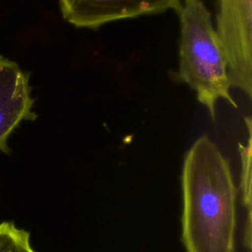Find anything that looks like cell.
Returning <instances> with one entry per match:
<instances>
[{
    "label": "cell",
    "instance_id": "cell-1",
    "mask_svg": "<svg viewBox=\"0 0 252 252\" xmlns=\"http://www.w3.org/2000/svg\"><path fill=\"white\" fill-rule=\"evenodd\" d=\"M182 240L187 252H235L236 188L227 158L207 136L186 153Z\"/></svg>",
    "mask_w": 252,
    "mask_h": 252
},
{
    "label": "cell",
    "instance_id": "cell-2",
    "mask_svg": "<svg viewBox=\"0 0 252 252\" xmlns=\"http://www.w3.org/2000/svg\"><path fill=\"white\" fill-rule=\"evenodd\" d=\"M176 13L180 20L178 78L196 93L198 101L215 120L220 99L237 108L229 92L231 85L221 41L202 0H183Z\"/></svg>",
    "mask_w": 252,
    "mask_h": 252
},
{
    "label": "cell",
    "instance_id": "cell-3",
    "mask_svg": "<svg viewBox=\"0 0 252 252\" xmlns=\"http://www.w3.org/2000/svg\"><path fill=\"white\" fill-rule=\"evenodd\" d=\"M217 32L231 87L252 96V1L217 0Z\"/></svg>",
    "mask_w": 252,
    "mask_h": 252
},
{
    "label": "cell",
    "instance_id": "cell-4",
    "mask_svg": "<svg viewBox=\"0 0 252 252\" xmlns=\"http://www.w3.org/2000/svg\"><path fill=\"white\" fill-rule=\"evenodd\" d=\"M183 0H58L63 19L76 28L97 30L126 19L177 11Z\"/></svg>",
    "mask_w": 252,
    "mask_h": 252
},
{
    "label": "cell",
    "instance_id": "cell-5",
    "mask_svg": "<svg viewBox=\"0 0 252 252\" xmlns=\"http://www.w3.org/2000/svg\"><path fill=\"white\" fill-rule=\"evenodd\" d=\"M34 99L30 74L0 55V152L8 154V139L23 121H33Z\"/></svg>",
    "mask_w": 252,
    "mask_h": 252
},
{
    "label": "cell",
    "instance_id": "cell-6",
    "mask_svg": "<svg viewBox=\"0 0 252 252\" xmlns=\"http://www.w3.org/2000/svg\"><path fill=\"white\" fill-rule=\"evenodd\" d=\"M0 252H35L31 245L30 232L12 221L0 222Z\"/></svg>",
    "mask_w": 252,
    "mask_h": 252
}]
</instances>
